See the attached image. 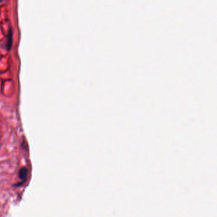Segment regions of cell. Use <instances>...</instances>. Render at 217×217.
Wrapping results in <instances>:
<instances>
[{"instance_id": "cell-1", "label": "cell", "mask_w": 217, "mask_h": 217, "mask_svg": "<svg viewBox=\"0 0 217 217\" xmlns=\"http://www.w3.org/2000/svg\"><path fill=\"white\" fill-rule=\"evenodd\" d=\"M13 31H12V27H10L8 33V35H7V44H6V47L8 51H10L12 48V41H13Z\"/></svg>"}, {"instance_id": "cell-2", "label": "cell", "mask_w": 217, "mask_h": 217, "mask_svg": "<svg viewBox=\"0 0 217 217\" xmlns=\"http://www.w3.org/2000/svg\"><path fill=\"white\" fill-rule=\"evenodd\" d=\"M27 175H28V171H27V169L26 168L24 167V168L20 169L19 171V177L21 180L22 181V183H24L26 181Z\"/></svg>"}, {"instance_id": "cell-3", "label": "cell", "mask_w": 217, "mask_h": 217, "mask_svg": "<svg viewBox=\"0 0 217 217\" xmlns=\"http://www.w3.org/2000/svg\"><path fill=\"white\" fill-rule=\"evenodd\" d=\"M2 1H0V3H2Z\"/></svg>"}]
</instances>
